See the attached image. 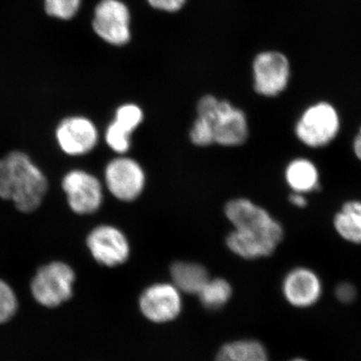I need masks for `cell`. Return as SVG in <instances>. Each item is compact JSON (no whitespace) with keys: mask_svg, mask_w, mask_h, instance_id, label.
Instances as JSON below:
<instances>
[{"mask_svg":"<svg viewBox=\"0 0 361 361\" xmlns=\"http://www.w3.org/2000/svg\"><path fill=\"white\" fill-rule=\"evenodd\" d=\"M225 215L234 226L226 244L239 257L246 260L269 257L283 240L282 225L266 209L249 199L228 202Z\"/></svg>","mask_w":361,"mask_h":361,"instance_id":"obj_1","label":"cell"},{"mask_svg":"<svg viewBox=\"0 0 361 361\" xmlns=\"http://www.w3.org/2000/svg\"><path fill=\"white\" fill-rule=\"evenodd\" d=\"M334 226L342 239L353 244H361V201L343 204L334 216Z\"/></svg>","mask_w":361,"mask_h":361,"instance_id":"obj_16","label":"cell"},{"mask_svg":"<svg viewBox=\"0 0 361 361\" xmlns=\"http://www.w3.org/2000/svg\"><path fill=\"white\" fill-rule=\"evenodd\" d=\"M92 25L97 37L113 47H125L132 39V14L123 0H101Z\"/></svg>","mask_w":361,"mask_h":361,"instance_id":"obj_6","label":"cell"},{"mask_svg":"<svg viewBox=\"0 0 361 361\" xmlns=\"http://www.w3.org/2000/svg\"><path fill=\"white\" fill-rule=\"evenodd\" d=\"M87 248L99 264L116 267L129 260L130 244L125 233L113 225H99L90 231Z\"/></svg>","mask_w":361,"mask_h":361,"instance_id":"obj_10","label":"cell"},{"mask_svg":"<svg viewBox=\"0 0 361 361\" xmlns=\"http://www.w3.org/2000/svg\"><path fill=\"white\" fill-rule=\"evenodd\" d=\"M139 306L142 315L149 322H172L182 310V296L173 283H155L142 291Z\"/></svg>","mask_w":361,"mask_h":361,"instance_id":"obj_11","label":"cell"},{"mask_svg":"<svg viewBox=\"0 0 361 361\" xmlns=\"http://www.w3.org/2000/svg\"><path fill=\"white\" fill-rule=\"evenodd\" d=\"M18 300L8 284L0 280V323L6 322L16 313Z\"/></svg>","mask_w":361,"mask_h":361,"instance_id":"obj_23","label":"cell"},{"mask_svg":"<svg viewBox=\"0 0 361 361\" xmlns=\"http://www.w3.org/2000/svg\"><path fill=\"white\" fill-rule=\"evenodd\" d=\"M106 189L122 202L137 200L144 192L147 176L141 164L130 157L113 159L104 169Z\"/></svg>","mask_w":361,"mask_h":361,"instance_id":"obj_8","label":"cell"},{"mask_svg":"<svg viewBox=\"0 0 361 361\" xmlns=\"http://www.w3.org/2000/svg\"><path fill=\"white\" fill-rule=\"evenodd\" d=\"M149 6L163 13H175L186 4L187 0H147Z\"/></svg>","mask_w":361,"mask_h":361,"instance_id":"obj_24","label":"cell"},{"mask_svg":"<svg viewBox=\"0 0 361 361\" xmlns=\"http://www.w3.org/2000/svg\"><path fill=\"white\" fill-rule=\"evenodd\" d=\"M44 9L52 18L70 20L75 18L82 6V0H44Z\"/></svg>","mask_w":361,"mask_h":361,"instance_id":"obj_20","label":"cell"},{"mask_svg":"<svg viewBox=\"0 0 361 361\" xmlns=\"http://www.w3.org/2000/svg\"><path fill=\"white\" fill-rule=\"evenodd\" d=\"M144 121V111L135 104H123L116 109L111 123L116 128L133 135Z\"/></svg>","mask_w":361,"mask_h":361,"instance_id":"obj_19","label":"cell"},{"mask_svg":"<svg viewBox=\"0 0 361 361\" xmlns=\"http://www.w3.org/2000/svg\"><path fill=\"white\" fill-rule=\"evenodd\" d=\"M47 187L44 173L23 152H13L0 159V197L13 201L21 212L37 210Z\"/></svg>","mask_w":361,"mask_h":361,"instance_id":"obj_2","label":"cell"},{"mask_svg":"<svg viewBox=\"0 0 361 361\" xmlns=\"http://www.w3.org/2000/svg\"><path fill=\"white\" fill-rule=\"evenodd\" d=\"M216 361H269L264 346L256 341H237L225 344Z\"/></svg>","mask_w":361,"mask_h":361,"instance_id":"obj_17","label":"cell"},{"mask_svg":"<svg viewBox=\"0 0 361 361\" xmlns=\"http://www.w3.org/2000/svg\"><path fill=\"white\" fill-rule=\"evenodd\" d=\"M104 139L108 146L120 155L127 154L132 147V135L123 132L113 123H110L106 128Z\"/></svg>","mask_w":361,"mask_h":361,"instance_id":"obj_22","label":"cell"},{"mask_svg":"<svg viewBox=\"0 0 361 361\" xmlns=\"http://www.w3.org/2000/svg\"><path fill=\"white\" fill-rule=\"evenodd\" d=\"M336 296L341 302H351L356 296L355 288L351 284L342 283L336 288Z\"/></svg>","mask_w":361,"mask_h":361,"instance_id":"obj_25","label":"cell"},{"mask_svg":"<svg viewBox=\"0 0 361 361\" xmlns=\"http://www.w3.org/2000/svg\"><path fill=\"white\" fill-rule=\"evenodd\" d=\"M291 73L290 61L283 52H259L252 63L254 90L260 96H279L288 87Z\"/></svg>","mask_w":361,"mask_h":361,"instance_id":"obj_5","label":"cell"},{"mask_svg":"<svg viewBox=\"0 0 361 361\" xmlns=\"http://www.w3.org/2000/svg\"><path fill=\"white\" fill-rule=\"evenodd\" d=\"M200 302L209 310H217L228 303L232 297V287L223 278L209 279L198 293Z\"/></svg>","mask_w":361,"mask_h":361,"instance_id":"obj_18","label":"cell"},{"mask_svg":"<svg viewBox=\"0 0 361 361\" xmlns=\"http://www.w3.org/2000/svg\"><path fill=\"white\" fill-rule=\"evenodd\" d=\"M341 116L334 104L318 102L306 108L295 125V135L305 146L318 149L334 141L341 130Z\"/></svg>","mask_w":361,"mask_h":361,"instance_id":"obj_4","label":"cell"},{"mask_svg":"<svg viewBox=\"0 0 361 361\" xmlns=\"http://www.w3.org/2000/svg\"><path fill=\"white\" fill-rule=\"evenodd\" d=\"M289 201L298 208H303V207L307 205V199L305 198L304 194L294 193L293 192V194H291L290 198H289Z\"/></svg>","mask_w":361,"mask_h":361,"instance_id":"obj_26","label":"cell"},{"mask_svg":"<svg viewBox=\"0 0 361 361\" xmlns=\"http://www.w3.org/2000/svg\"><path fill=\"white\" fill-rule=\"evenodd\" d=\"M285 180L294 193L307 194L319 186V172L313 161L297 158L287 166Z\"/></svg>","mask_w":361,"mask_h":361,"instance_id":"obj_15","label":"cell"},{"mask_svg":"<svg viewBox=\"0 0 361 361\" xmlns=\"http://www.w3.org/2000/svg\"><path fill=\"white\" fill-rule=\"evenodd\" d=\"M197 116L210 121L216 144L223 147H238L249 137L246 114L230 102L212 94L201 97L197 106Z\"/></svg>","mask_w":361,"mask_h":361,"instance_id":"obj_3","label":"cell"},{"mask_svg":"<svg viewBox=\"0 0 361 361\" xmlns=\"http://www.w3.org/2000/svg\"><path fill=\"white\" fill-rule=\"evenodd\" d=\"M173 284L180 292L197 294L209 281V273L203 265L189 261H177L170 268Z\"/></svg>","mask_w":361,"mask_h":361,"instance_id":"obj_14","label":"cell"},{"mask_svg":"<svg viewBox=\"0 0 361 361\" xmlns=\"http://www.w3.org/2000/svg\"><path fill=\"white\" fill-rule=\"evenodd\" d=\"M75 274L63 262H51L39 268L32 282L35 300L47 307H56L73 295Z\"/></svg>","mask_w":361,"mask_h":361,"instance_id":"obj_7","label":"cell"},{"mask_svg":"<svg viewBox=\"0 0 361 361\" xmlns=\"http://www.w3.org/2000/svg\"><path fill=\"white\" fill-rule=\"evenodd\" d=\"M56 135L59 146L70 156L89 154L99 142L96 125L85 116H70L61 121Z\"/></svg>","mask_w":361,"mask_h":361,"instance_id":"obj_12","label":"cell"},{"mask_svg":"<svg viewBox=\"0 0 361 361\" xmlns=\"http://www.w3.org/2000/svg\"><path fill=\"white\" fill-rule=\"evenodd\" d=\"M190 140L195 146L198 147H209L215 144V135L210 121L197 116L193 127L190 130Z\"/></svg>","mask_w":361,"mask_h":361,"instance_id":"obj_21","label":"cell"},{"mask_svg":"<svg viewBox=\"0 0 361 361\" xmlns=\"http://www.w3.org/2000/svg\"><path fill=\"white\" fill-rule=\"evenodd\" d=\"M353 152H355L356 158L361 161V128L358 130L357 135H355V141H353Z\"/></svg>","mask_w":361,"mask_h":361,"instance_id":"obj_27","label":"cell"},{"mask_svg":"<svg viewBox=\"0 0 361 361\" xmlns=\"http://www.w3.org/2000/svg\"><path fill=\"white\" fill-rule=\"evenodd\" d=\"M282 291L284 297L295 307H308L317 302L322 292V281L315 272L308 268L291 270L284 278Z\"/></svg>","mask_w":361,"mask_h":361,"instance_id":"obj_13","label":"cell"},{"mask_svg":"<svg viewBox=\"0 0 361 361\" xmlns=\"http://www.w3.org/2000/svg\"><path fill=\"white\" fill-rule=\"evenodd\" d=\"M71 210L78 215L96 213L104 201L101 180L84 170H73L61 183Z\"/></svg>","mask_w":361,"mask_h":361,"instance_id":"obj_9","label":"cell"},{"mask_svg":"<svg viewBox=\"0 0 361 361\" xmlns=\"http://www.w3.org/2000/svg\"><path fill=\"white\" fill-rule=\"evenodd\" d=\"M291 361H306V360H299V358H298V360H291Z\"/></svg>","mask_w":361,"mask_h":361,"instance_id":"obj_28","label":"cell"}]
</instances>
